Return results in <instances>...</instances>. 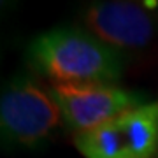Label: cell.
Instances as JSON below:
<instances>
[{
	"label": "cell",
	"instance_id": "cell-1",
	"mask_svg": "<svg viewBox=\"0 0 158 158\" xmlns=\"http://www.w3.org/2000/svg\"><path fill=\"white\" fill-rule=\"evenodd\" d=\"M27 56L35 72L56 85H107L119 79L125 67L123 55L72 27L37 35Z\"/></svg>",
	"mask_w": 158,
	"mask_h": 158
},
{
	"label": "cell",
	"instance_id": "cell-2",
	"mask_svg": "<svg viewBox=\"0 0 158 158\" xmlns=\"http://www.w3.org/2000/svg\"><path fill=\"white\" fill-rule=\"evenodd\" d=\"M63 119L49 90L34 79L16 76L7 83L0 100L2 134L9 144L35 148L49 139Z\"/></svg>",
	"mask_w": 158,
	"mask_h": 158
},
{
	"label": "cell",
	"instance_id": "cell-3",
	"mask_svg": "<svg viewBox=\"0 0 158 158\" xmlns=\"http://www.w3.org/2000/svg\"><path fill=\"white\" fill-rule=\"evenodd\" d=\"M74 144L86 158H155L158 149V102L127 111L93 130L81 132Z\"/></svg>",
	"mask_w": 158,
	"mask_h": 158
},
{
	"label": "cell",
	"instance_id": "cell-4",
	"mask_svg": "<svg viewBox=\"0 0 158 158\" xmlns=\"http://www.w3.org/2000/svg\"><path fill=\"white\" fill-rule=\"evenodd\" d=\"M49 93L62 111L65 125L77 134L141 107L146 100L142 93L109 85H55Z\"/></svg>",
	"mask_w": 158,
	"mask_h": 158
},
{
	"label": "cell",
	"instance_id": "cell-5",
	"mask_svg": "<svg viewBox=\"0 0 158 158\" xmlns=\"http://www.w3.org/2000/svg\"><path fill=\"white\" fill-rule=\"evenodd\" d=\"M86 27L97 39L116 48H144L153 37V23L135 4L98 0L85 12Z\"/></svg>",
	"mask_w": 158,
	"mask_h": 158
},
{
	"label": "cell",
	"instance_id": "cell-6",
	"mask_svg": "<svg viewBox=\"0 0 158 158\" xmlns=\"http://www.w3.org/2000/svg\"><path fill=\"white\" fill-rule=\"evenodd\" d=\"M156 2L158 0H144V4H146L148 7H156Z\"/></svg>",
	"mask_w": 158,
	"mask_h": 158
}]
</instances>
